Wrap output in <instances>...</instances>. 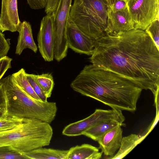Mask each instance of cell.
<instances>
[{
    "mask_svg": "<svg viewBox=\"0 0 159 159\" xmlns=\"http://www.w3.org/2000/svg\"><path fill=\"white\" fill-rule=\"evenodd\" d=\"M92 64L130 79L154 97L159 93V50L145 31L133 29L96 40Z\"/></svg>",
    "mask_w": 159,
    "mask_h": 159,
    "instance_id": "6da1fadb",
    "label": "cell"
},
{
    "mask_svg": "<svg viewBox=\"0 0 159 159\" xmlns=\"http://www.w3.org/2000/svg\"><path fill=\"white\" fill-rule=\"evenodd\" d=\"M70 86L112 108L131 112L136 110L143 90L130 79L92 64L84 67Z\"/></svg>",
    "mask_w": 159,
    "mask_h": 159,
    "instance_id": "7a4b0ae2",
    "label": "cell"
},
{
    "mask_svg": "<svg viewBox=\"0 0 159 159\" xmlns=\"http://www.w3.org/2000/svg\"><path fill=\"white\" fill-rule=\"evenodd\" d=\"M6 99L7 115L40 120L50 124L57 110L56 103L44 102L28 95L18 84L11 75L0 80Z\"/></svg>",
    "mask_w": 159,
    "mask_h": 159,
    "instance_id": "3957f363",
    "label": "cell"
},
{
    "mask_svg": "<svg viewBox=\"0 0 159 159\" xmlns=\"http://www.w3.org/2000/svg\"><path fill=\"white\" fill-rule=\"evenodd\" d=\"M53 134L50 124L37 119L25 118L17 127L0 132V146L9 145L28 152L49 145Z\"/></svg>",
    "mask_w": 159,
    "mask_h": 159,
    "instance_id": "277c9868",
    "label": "cell"
},
{
    "mask_svg": "<svg viewBox=\"0 0 159 159\" xmlns=\"http://www.w3.org/2000/svg\"><path fill=\"white\" fill-rule=\"evenodd\" d=\"M69 18L81 30L95 40L107 34L106 0H74Z\"/></svg>",
    "mask_w": 159,
    "mask_h": 159,
    "instance_id": "5b68a950",
    "label": "cell"
},
{
    "mask_svg": "<svg viewBox=\"0 0 159 159\" xmlns=\"http://www.w3.org/2000/svg\"><path fill=\"white\" fill-rule=\"evenodd\" d=\"M72 0H59L54 16V58L60 61L67 56L68 48L66 28Z\"/></svg>",
    "mask_w": 159,
    "mask_h": 159,
    "instance_id": "8992f818",
    "label": "cell"
},
{
    "mask_svg": "<svg viewBox=\"0 0 159 159\" xmlns=\"http://www.w3.org/2000/svg\"><path fill=\"white\" fill-rule=\"evenodd\" d=\"M125 119L120 110L114 108L109 110L97 109L93 113L86 118L66 126L62 130V134L68 136L83 135L87 130L99 123L116 120L123 123Z\"/></svg>",
    "mask_w": 159,
    "mask_h": 159,
    "instance_id": "52a82bcc",
    "label": "cell"
},
{
    "mask_svg": "<svg viewBox=\"0 0 159 159\" xmlns=\"http://www.w3.org/2000/svg\"><path fill=\"white\" fill-rule=\"evenodd\" d=\"M134 29L143 30L159 18V0H125Z\"/></svg>",
    "mask_w": 159,
    "mask_h": 159,
    "instance_id": "ba28073f",
    "label": "cell"
},
{
    "mask_svg": "<svg viewBox=\"0 0 159 159\" xmlns=\"http://www.w3.org/2000/svg\"><path fill=\"white\" fill-rule=\"evenodd\" d=\"M54 16L47 14L41 20L37 36L39 51L45 61H52L54 58Z\"/></svg>",
    "mask_w": 159,
    "mask_h": 159,
    "instance_id": "9c48e42d",
    "label": "cell"
},
{
    "mask_svg": "<svg viewBox=\"0 0 159 159\" xmlns=\"http://www.w3.org/2000/svg\"><path fill=\"white\" fill-rule=\"evenodd\" d=\"M66 34L68 48L77 53L92 54L96 40L81 30L69 17Z\"/></svg>",
    "mask_w": 159,
    "mask_h": 159,
    "instance_id": "30bf717a",
    "label": "cell"
},
{
    "mask_svg": "<svg viewBox=\"0 0 159 159\" xmlns=\"http://www.w3.org/2000/svg\"><path fill=\"white\" fill-rule=\"evenodd\" d=\"M21 22L18 16L17 0H2L0 31H18Z\"/></svg>",
    "mask_w": 159,
    "mask_h": 159,
    "instance_id": "8fae6325",
    "label": "cell"
},
{
    "mask_svg": "<svg viewBox=\"0 0 159 159\" xmlns=\"http://www.w3.org/2000/svg\"><path fill=\"white\" fill-rule=\"evenodd\" d=\"M108 29L107 35L116 36L134 29L127 8L113 11L108 9Z\"/></svg>",
    "mask_w": 159,
    "mask_h": 159,
    "instance_id": "7c38bea8",
    "label": "cell"
},
{
    "mask_svg": "<svg viewBox=\"0 0 159 159\" xmlns=\"http://www.w3.org/2000/svg\"><path fill=\"white\" fill-rule=\"evenodd\" d=\"M122 125H118L109 130L97 141L98 148L106 156H113L119 149L122 138Z\"/></svg>",
    "mask_w": 159,
    "mask_h": 159,
    "instance_id": "4fadbf2b",
    "label": "cell"
},
{
    "mask_svg": "<svg viewBox=\"0 0 159 159\" xmlns=\"http://www.w3.org/2000/svg\"><path fill=\"white\" fill-rule=\"evenodd\" d=\"M18 32L19 35L15 53L20 55L24 49L27 48L36 53L37 47L33 39L30 23L26 20L21 22Z\"/></svg>",
    "mask_w": 159,
    "mask_h": 159,
    "instance_id": "5bb4252c",
    "label": "cell"
},
{
    "mask_svg": "<svg viewBox=\"0 0 159 159\" xmlns=\"http://www.w3.org/2000/svg\"><path fill=\"white\" fill-rule=\"evenodd\" d=\"M102 152L98 148L88 144H84L71 147L69 150L66 159H99Z\"/></svg>",
    "mask_w": 159,
    "mask_h": 159,
    "instance_id": "9a60e30c",
    "label": "cell"
},
{
    "mask_svg": "<svg viewBox=\"0 0 159 159\" xmlns=\"http://www.w3.org/2000/svg\"><path fill=\"white\" fill-rule=\"evenodd\" d=\"M68 150L40 148L22 153L27 159H66Z\"/></svg>",
    "mask_w": 159,
    "mask_h": 159,
    "instance_id": "2e32d148",
    "label": "cell"
},
{
    "mask_svg": "<svg viewBox=\"0 0 159 159\" xmlns=\"http://www.w3.org/2000/svg\"><path fill=\"white\" fill-rule=\"evenodd\" d=\"M144 137L131 134L122 137L120 147L117 153L111 159H120L125 157L143 139Z\"/></svg>",
    "mask_w": 159,
    "mask_h": 159,
    "instance_id": "e0dca14e",
    "label": "cell"
},
{
    "mask_svg": "<svg viewBox=\"0 0 159 159\" xmlns=\"http://www.w3.org/2000/svg\"><path fill=\"white\" fill-rule=\"evenodd\" d=\"M124 124L116 120L104 121L99 123L90 128L83 135L97 141L99 138L106 132L118 125Z\"/></svg>",
    "mask_w": 159,
    "mask_h": 159,
    "instance_id": "ac0fdd59",
    "label": "cell"
},
{
    "mask_svg": "<svg viewBox=\"0 0 159 159\" xmlns=\"http://www.w3.org/2000/svg\"><path fill=\"white\" fill-rule=\"evenodd\" d=\"M25 69L22 68L11 75L18 84L28 95L34 98L41 100L35 93L28 81Z\"/></svg>",
    "mask_w": 159,
    "mask_h": 159,
    "instance_id": "d6986e66",
    "label": "cell"
},
{
    "mask_svg": "<svg viewBox=\"0 0 159 159\" xmlns=\"http://www.w3.org/2000/svg\"><path fill=\"white\" fill-rule=\"evenodd\" d=\"M34 76L47 97L50 98L54 86L52 75L51 74L45 73L40 75H34Z\"/></svg>",
    "mask_w": 159,
    "mask_h": 159,
    "instance_id": "ffe728a7",
    "label": "cell"
},
{
    "mask_svg": "<svg viewBox=\"0 0 159 159\" xmlns=\"http://www.w3.org/2000/svg\"><path fill=\"white\" fill-rule=\"evenodd\" d=\"M25 118L7 115L0 120V132L13 129L21 125Z\"/></svg>",
    "mask_w": 159,
    "mask_h": 159,
    "instance_id": "44dd1931",
    "label": "cell"
},
{
    "mask_svg": "<svg viewBox=\"0 0 159 159\" xmlns=\"http://www.w3.org/2000/svg\"><path fill=\"white\" fill-rule=\"evenodd\" d=\"M0 159H27L21 151L9 145L0 146Z\"/></svg>",
    "mask_w": 159,
    "mask_h": 159,
    "instance_id": "7402d4cb",
    "label": "cell"
},
{
    "mask_svg": "<svg viewBox=\"0 0 159 159\" xmlns=\"http://www.w3.org/2000/svg\"><path fill=\"white\" fill-rule=\"evenodd\" d=\"M145 31L150 37L157 49L159 50V20L157 18L154 20Z\"/></svg>",
    "mask_w": 159,
    "mask_h": 159,
    "instance_id": "603a6c76",
    "label": "cell"
},
{
    "mask_svg": "<svg viewBox=\"0 0 159 159\" xmlns=\"http://www.w3.org/2000/svg\"><path fill=\"white\" fill-rule=\"evenodd\" d=\"M26 77L35 93L40 99L43 101H47L48 98L38 83L34 74L26 73Z\"/></svg>",
    "mask_w": 159,
    "mask_h": 159,
    "instance_id": "cb8c5ba5",
    "label": "cell"
},
{
    "mask_svg": "<svg viewBox=\"0 0 159 159\" xmlns=\"http://www.w3.org/2000/svg\"><path fill=\"white\" fill-rule=\"evenodd\" d=\"M108 9L116 11L126 8L125 0H106Z\"/></svg>",
    "mask_w": 159,
    "mask_h": 159,
    "instance_id": "d4e9b609",
    "label": "cell"
},
{
    "mask_svg": "<svg viewBox=\"0 0 159 159\" xmlns=\"http://www.w3.org/2000/svg\"><path fill=\"white\" fill-rule=\"evenodd\" d=\"M10 39H6L5 35L0 31V59L7 56L10 48Z\"/></svg>",
    "mask_w": 159,
    "mask_h": 159,
    "instance_id": "484cf974",
    "label": "cell"
},
{
    "mask_svg": "<svg viewBox=\"0 0 159 159\" xmlns=\"http://www.w3.org/2000/svg\"><path fill=\"white\" fill-rule=\"evenodd\" d=\"M12 59L7 56L0 59V80L7 70L11 68Z\"/></svg>",
    "mask_w": 159,
    "mask_h": 159,
    "instance_id": "4316f807",
    "label": "cell"
},
{
    "mask_svg": "<svg viewBox=\"0 0 159 159\" xmlns=\"http://www.w3.org/2000/svg\"><path fill=\"white\" fill-rule=\"evenodd\" d=\"M30 7L33 9L39 10L45 8L47 0H26Z\"/></svg>",
    "mask_w": 159,
    "mask_h": 159,
    "instance_id": "83f0119b",
    "label": "cell"
},
{
    "mask_svg": "<svg viewBox=\"0 0 159 159\" xmlns=\"http://www.w3.org/2000/svg\"><path fill=\"white\" fill-rule=\"evenodd\" d=\"M59 0H47L45 7V12L46 14L52 13L57 8Z\"/></svg>",
    "mask_w": 159,
    "mask_h": 159,
    "instance_id": "f1b7e54d",
    "label": "cell"
},
{
    "mask_svg": "<svg viewBox=\"0 0 159 159\" xmlns=\"http://www.w3.org/2000/svg\"><path fill=\"white\" fill-rule=\"evenodd\" d=\"M6 104V99L3 89L0 85V106Z\"/></svg>",
    "mask_w": 159,
    "mask_h": 159,
    "instance_id": "f546056e",
    "label": "cell"
},
{
    "mask_svg": "<svg viewBox=\"0 0 159 159\" xmlns=\"http://www.w3.org/2000/svg\"><path fill=\"white\" fill-rule=\"evenodd\" d=\"M6 104L0 106V120L7 116Z\"/></svg>",
    "mask_w": 159,
    "mask_h": 159,
    "instance_id": "4dcf8cb0",
    "label": "cell"
}]
</instances>
